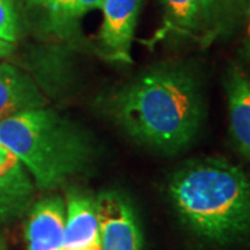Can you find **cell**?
I'll list each match as a JSON object with an SVG mask.
<instances>
[{
    "label": "cell",
    "instance_id": "cell-6",
    "mask_svg": "<svg viewBox=\"0 0 250 250\" xmlns=\"http://www.w3.org/2000/svg\"><path fill=\"white\" fill-rule=\"evenodd\" d=\"M142 0H103L100 39L116 59L129 62L131 43Z\"/></svg>",
    "mask_w": 250,
    "mask_h": 250
},
{
    "label": "cell",
    "instance_id": "cell-1",
    "mask_svg": "<svg viewBox=\"0 0 250 250\" xmlns=\"http://www.w3.org/2000/svg\"><path fill=\"white\" fill-rule=\"evenodd\" d=\"M117 123L136 141L166 152L185 147L203 120L199 83L182 68H157L128 83L111 102Z\"/></svg>",
    "mask_w": 250,
    "mask_h": 250
},
{
    "label": "cell",
    "instance_id": "cell-7",
    "mask_svg": "<svg viewBox=\"0 0 250 250\" xmlns=\"http://www.w3.org/2000/svg\"><path fill=\"white\" fill-rule=\"evenodd\" d=\"M65 228V203L46 197L31 207L25 227L28 250H62Z\"/></svg>",
    "mask_w": 250,
    "mask_h": 250
},
{
    "label": "cell",
    "instance_id": "cell-12",
    "mask_svg": "<svg viewBox=\"0 0 250 250\" xmlns=\"http://www.w3.org/2000/svg\"><path fill=\"white\" fill-rule=\"evenodd\" d=\"M249 4L250 0H200V27L213 35L227 31Z\"/></svg>",
    "mask_w": 250,
    "mask_h": 250
},
{
    "label": "cell",
    "instance_id": "cell-13",
    "mask_svg": "<svg viewBox=\"0 0 250 250\" xmlns=\"http://www.w3.org/2000/svg\"><path fill=\"white\" fill-rule=\"evenodd\" d=\"M167 17L182 31L200 28V0H163Z\"/></svg>",
    "mask_w": 250,
    "mask_h": 250
},
{
    "label": "cell",
    "instance_id": "cell-10",
    "mask_svg": "<svg viewBox=\"0 0 250 250\" xmlns=\"http://www.w3.org/2000/svg\"><path fill=\"white\" fill-rule=\"evenodd\" d=\"M42 18L46 31L68 36L88 13L102 7L103 0H24Z\"/></svg>",
    "mask_w": 250,
    "mask_h": 250
},
{
    "label": "cell",
    "instance_id": "cell-11",
    "mask_svg": "<svg viewBox=\"0 0 250 250\" xmlns=\"http://www.w3.org/2000/svg\"><path fill=\"white\" fill-rule=\"evenodd\" d=\"M225 86L231 134L238 149L250 161V80L236 67L228 72Z\"/></svg>",
    "mask_w": 250,
    "mask_h": 250
},
{
    "label": "cell",
    "instance_id": "cell-5",
    "mask_svg": "<svg viewBox=\"0 0 250 250\" xmlns=\"http://www.w3.org/2000/svg\"><path fill=\"white\" fill-rule=\"evenodd\" d=\"M35 185L14 154L0 146V224L20 218L32 205Z\"/></svg>",
    "mask_w": 250,
    "mask_h": 250
},
{
    "label": "cell",
    "instance_id": "cell-14",
    "mask_svg": "<svg viewBox=\"0 0 250 250\" xmlns=\"http://www.w3.org/2000/svg\"><path fill=\"white\" fill-rule=\"evenodd\" d=\"M20 32V20L14 0H0V38L14 43Z\"/></svg>",
    "mask_w": 250,
    "mask_h": 250
},
{
    "label": "cell",
    "instance_id": "cell-16",
    "mask_svg": "<svg viewBox=\"0 0 250 250\" xmlns=\"http://www.w3.org/2000/svg\"><path fill=\"white\" fill-rule=\"evenodd\" d=\"M248 49L250 53V7H249V25H248Z\"/></svg>",
    "mask_w": 250,
    "mask_h": 250
},
{
    "label": "cell",
    "instance_id": "cell-4",
    "mask_svg": "<svg viewBox=\"0 0 250 250\" xmlns=\"http://www.w3.org/2000/svg\"><path fill=\"white\" fill-rule=\"evenodd\" d=\"M100 249L141 250L142 233L131 203L118 192H102L96 200Z\"/></svg>",
    "mask_w": 250,
    "mask_h": 250
},
{
    "label": "cell",
    "instance_id": "cell-8",
    "mask_svg": "<svg viewBox=\"0 0 250 250\" xmlns=\"http://www.w3.org/2000/svg\"><path fill=\"white\" fill-rule=\"evenodd\" d=\"M62 250H102L95 200L81 192L67 197Z\"/></svg>",
    "mask_w": 250,
    "mask_h": 250
},
{
    "label": "cell",
    "instance_id": "cell-15",
    "mask_svg": "<svg viewBox=\"0 0 250 250\" xmlns=\"http://www.w3.org/2000/svg\"><path fill=\"white\" fill-rule=\"evenodd\" d=\"M13 49H14V43L0 38V57H7L9 54H11Z\"/></svg>",
    "mask_w": 250,
    "mask_h": 250
},
{
    "label": "cell",
    "instance_id": "cell-3",
    "mask_svg": "<svg viewBox=\"0 0 250 250\" xmlns=\"http://www.w3.org/2000/svg\"><path fill=\"white\" fill-rule=\"evenodd\" d=\"M0 146L17 157L41 189L62 185L83 170L92 156L82 131L46 107L3 120Z\"/></svg>",
    "mask_w": 250,
    "mask_h": 250
},
{
    "label": "cell",
    "instance_id": "cell-9",
    "mask_svg": "<svg viewBox=\"0 0 250 250\" xmlns=\"http://www.w3.org/2000/svg\"><path fill=\"white\" fill-rule=\"evenodd\" d=\"M45 107L36 83L14 65L0 64V123L22 111Z\"/></svg>",
    "mask_w": 250,
    "mask_h": 250
},
{
    "label": "cell",
    "instance_id": "cell-2",
    "mask_svg": "<svg viewBox=\"0 0 250 250\" xmlns=\"http://www.w3.org/2000/svg\"><path fill=\"white\" fill-rule=\"evenodd\" d=\"M170 196L188 228L225 245L250 233V177L221 157L185 164L170 182Z\"/></svg>",
    "mask_w": 250,
    "mask_h": 250
},
{
    "label": "cell",
    "instance_id": "cell-17",
    "mask_svg": "<svg viewBox=\"0 0 250 250\" xmlns=\"http://www.w3.org/2000/svg\"><path fill=\"white\" fill-rule=\"evenodd\" d=\"M0 250H7L6 248V243H4V239H3V236L0 235Z\"/></svg>",
    "mask_w": 250,
    "mask_h": 250
}]
</instances>
